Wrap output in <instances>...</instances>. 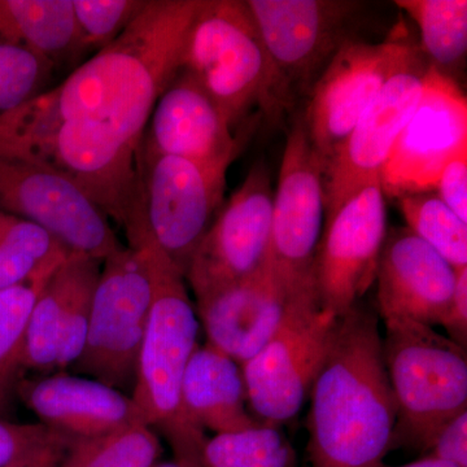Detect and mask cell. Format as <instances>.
<instances>
[{
  "label": "cell",
  "mask_w": 467,
  "mask_h": 467,
  "mask_svg": "<svg viewBox=\"0 0 467 467\" xmlns=\"http://www.w3.org/2000/svg\"><path fill=\"white\" fill-rule=\"evenodd\" d=\"M202 0H147L109 47L61 84L0 115V153L63 122L109 129L138 149L161 92L181 67L187 32Z\"/></svg>",
  "instance_id": "obj_1"
},
{
  "label": "cell",
  "mask_w": 467,
  "mask_h": 467,
  "mask_svg": "<svg viewBox=\"0 0 467 467\" xmlns=\"http://www.w3.org/2000/svg\"><path fill=\"white\" fill-rule=\"evenodd\" d=\"M309 399L310 466H386L398 405L376 313L358 303L340 317Z\"/></svg>",
  "instance_id": "obj_2"
},
{
  "label": "cell",
  "mask_w": 467,
  "mask_h": 467,
  "mask_svg": "<svg viewBox=\"0 0 467 467\" xmlns=\"http://www.w3.org/2000/svg\"><path fill=\"white\" fill-rule=\"evenodd\" d=\"M142 251L152 285V306L131 399L144 423L161 435L181 467H202L208 438L187 417L182 401L184 371L198 344L201 324L186 279L159 250L146 230L129 239Z\"/></svg>",
  "instance_id": "obj_3"
},
{
  "label": "cell",
  "mask_w": 467,
  "mask_h": 467,
  "mask_svg": "<svg viewBox=\"0 0 467 467\" xmlns=\"http://www.w3.org/2000/svg\"><path fill=\"white\" fill-rule=\"evenodd\" d=\"M180 69L198 81L232 129L256 107L273 121L281 117L275 69L245 0H202Z\"/></svg>",
  "instance_id": "obj_4"
},
{
  "label": "cell",
  "mask_w": 467,
  "mask_h": 467,
  "mask_svg": "<svg viewBox=\"0 0 467 467\" xmlns=\"http://www.w3.org/2000/svg\"><path fill=\"white\" fill-rule=\"evenodd\" d=\"M383 321L384 365L398 405L392 450L430 451L441 427L467 410L466 349L432 326Z\"/></svg>",
  "instance_id": "obj_5"
},
{
  "label": "cell",
  "mask_w": 467,
  "mask_h": 467,
  "mask_svg": "<svg viewBox=\"0 0 467 467\" xmlns=\"http://www.w3.org/2000/svg\"><path fill=\"white\" fill-rule=\"evenodd\" d=\"M325 218L324 168L299 116L285 140L270 232L269 265L285 306H319L315 267Z\"/></svg>",
  "instance_id": "obj_6"
},
{
  "label": "cell",
  "mask_w": 467,
  "mask_h": 467,
  "mask_svg": "<svg viewBox=\"0 0 467 467\" xmlns=\"http://www.w3.org/2000/svg\"><path fill=\"white\" fill-rule=\"evenodd\" d=\"M150 306L146 259L142 251L124 245L103 261L84 349L70 370L119 391L133 392Z\"/></svg>",
  "instance_id": "obj_7"
},
{
  "label": "cell",
  "mask_w": 467,
  "mask_h": 467,
  "mask_svg": "<svg viewBox=\"0 0 467 467\" xmlns=\"http://www.w3.org/2000/svg\"><path fill=\"white\" fill-rule=\"evenodd\" d=\"M420 51L402 21L383 42L350 39L337 51L300 116L324 171L387 82Z\"/></svg>",
  "instance_id": "obj_8"
},
{
  "label": "cell",
  "mask_w": 467,
  "mask_h": 467,
  "mask_svg": "<svg viewBox=\"0 0 467 467\" xmlns=\"http://www.w3.org/2000/svg\"><path fill=\"white\" fill-rule=\"evenodd\" d=\"M275 69L281 116L308 97L337 51L353 39L355 0H245Z\"/></svg>",
  "instance_id": "obj_9"
},
{
  "label": "cell",
  "mask_w": 467,
  "mask_h": 467,
  "mask_svg": "<svg viewBox=\"0 0 467 467\" xmlns=\"http://www.w3.org/2000/svg\"><path fill=\"white\" fill-rule=\"evenodd\" d=\"M227 169L156 155L138 146L144 230L183 276L225 202Z\"/></svg>",
  "instance_id": "obj_10"
},
{
  "label": "cell",
  "mask_w": 467,
  "mask_h": 467,
  "mask_svg": "<svg viewBox=\"0 0 467 467\" xmlns=\"http://www.w3.org/2000/svg\"><path fill=\"white\" fill-rule=\"evenodd\" d=\"M340 317L321 306H285L272 339L242 367L248 405L259 422L281 426L308 400Z\"/></svg>",
  "instance_id": "obj_11"
},
{
  "label": "cell",
  "mask_w": 467,
  "mask_h": 467,
  "mask_svg": "<svg viewBox=\"0 0 467 467\" xmlns=\"http://www.w3.org/2000/svg\"><path fill=\"white\" fill-rule=\"evenodd\" d=\"M0 211L41 226L70 254L99 263L124 247L104 212L70 178L41 162L0 158Z\"/></svg>",
  "instance_id": "obj_12"
},
{
  "label": "cell",
  "mask_w": 467,
  "mask_h": 467,
  "mask_svg": "<svg viewBox=\"0 0 467 467\" xmlns=\"http://www.w3.org/2000/svg\"><path fill=\"white\" fill-rule=\"evenodd\" d=\"M273 198L272 174L257 161L218 212L190 263L184 279L196 300L265 269Z\"/></svg>",
  "instance_id": "obj_13"
},
{
  "label": "cell",
  "mask_w": 467,
  "mask_h": 467,
  "mask_svg": "<svg viewBox=\"0 0 467 467\" xmlns=\"http://www.w3.org/2000/svg\"><path fill=\"white\" fill-rule=\"evenodd\" d=\"M386 195L374 182L350 196L330 217L316 259V292L319 306L343 317L376 282L386 239Z\"/></svg>",
  "instance_id": "obj_14"
},
{
  "label": "cell",
  "mask_w": 467,
  "mask_h": 467,
  "mask_svg": "<svg viewBox=\"0 0 467 467\" xmlns=\"http://www.w3.org/2000/svg\"><path fill=\"white\" fill-rule=\"evenodd\" d=\"M467 152V100L459 84L429 67L422 95L380 175L384 195L434 192L445 165Z\"/></svg>",
  "instance_id": "obj_15"
},
{
  "label": "cell",
  "mask_w": 467,
  "mask_h": 467,
  "mask_svg": "<svg viewBox=\"0 0 467 467\" xmlns=\"http://www.w3.org/2000/svg\"><path fill=\"white\" fill-rule=\"evenodd\" d=\"M430 64L422 52L387 82L324 171L326 218L380 175L422 95ZM325 218V220H326Z\"/></svg>",
  "instance_id": "obj_16"
},
{
  "label": "cell",
  "mask_w": 467,
  "mask_h": 467,
  "mask_svg": "<svg viewBox=\"0 0 467 467\" xmlns=\"http://www.w3.org/2000/svg\"><path fill=\"white\" fill-rule=\"evenodd\" d=\"M100 264L70 254L48 279L27 324L23 370L63 371L81 356Z\"/></svg>",
  "instance_id": "obj_17"
},
{
  "label": "cell",
  "mask_w": 467,
  "mask_h": 467,
  "mask_svg": "<svg viewBox=\"0 0 467 467\" xmlns=\"http://www.w3.org/2000/svg\"><path fill=\"white\" fill-rule=\"evenodd\" d=\"M247 140L233 134L225 116L190 73L178 70L160 95L140 144L156 155L204 167H230Z\"/></svg>",
  "instance_id": "obj_18"
},
{
  "label": "cell",
  "mask_w": 467,
  "mask_h": 467,
  "mask_svg": "<svg viewBox=\"0 0 467 467\" xmlns=\"http://www.w3.org/2000/svg\"><path fill=\"white\" fill-rule=\"evenodd\" d=\"M376 282L382 319L441 325L456 287V269L408 227H393L384 239Z\"/></svg>",
  "instance_id": "obj_19"
},
{
  "label": "cell",
  "mask_w": 467,
  "mask_h": 467,
  "mask_svg": "<svg viewBox=\"0 0 467 467\" xmlns=\"http://www.w3.org/2000/svg\"><path fill=\"white\" fill-rule=\"evenodd\" d=\"M16 392L41 425L67 438H99L146 425L131 396L91 378L57 371L20 380Z\"/></svg>",
  "instance_id": "obj_20"
},
{
  "label": "cell",
  "mask_w": 467,
  "mask_h": 467,
  "mask_svg": "<svg viewBox=\"0 0 467 467\" xmlns=\"http://www.w3.org/2000/svg\"><path fill=\"white\" fill-rule=\"evenodd\" d=\"M285 303L269 264L265 269L196 300L207 343L243 365L272 339Z\"/></svg>",
  "instance_id": "obj_21"
},
{
  "label": "cell",
  "mask_w": 467,
  "mask_h": 467,
  "mask_svg": "<svg viewBox=\"0 0 467 467\" xmlns=\"http://www.w3.org/2000/svg\"><path fill=\"white\" fill-rule=\"evenodd\" d=\"M182 401L193 425L216 435L261 425L247 410L241 365L211 344L193 350L182 383Z\"/></svg>",
  "instance_id": "obj_22"
},
{
  "label": "cell",
  "mask_w": 467,
  "mask_h": 467,
  "mask_svg": "<svg viewBox=\"0 0 467 467\" xmlns=\"http://www.w3.org/2000/svg\"><path fill=\"white\" fill-rule=\"evenodd\" d=\"M0 46L30 52L55 67L81 57L72 0H0Z\"/></svg>",
  "instance_id": "obj_23"
},
{
  "label": "cell",
  "mask_w": 467,
  "mask_h": 467,
  "mask_svg": "<svg viewBox=\"0 0 467 467\" xmlns=\"http://www.w3.org/2000/svg\"><path fill=\"white\" fill-rule=\"evenodd\" d=\"M70 254L41 226L0 211V290L47 284Z\"/></svg>",
  "instance_id": "obj_24"
},
{
  "label": "cell",
  "mask_w": 467,
  "mask_h": 467,
  "mask_svg": "<svg viewBox=\"0 0 467 467\" xmlns=\"http://www.w3.org/2000/svg\"><path fill=\"white\" fill-rule=\"evenodd\" d=\"M420 30V50L430 67L453 79L467 52L466 0H398Z\"/></svg>",
  "instance_id": "obj_25"
},
{
  "label": "cell",
  "mask_w": 467,
  "mask_h": 467,
  "mask_svg": "<svg viewBox=\"0 0 467 467\" xmlns=\"http://www.w3.org/2000/svg\"><path fill=\"white\" fill-rule=\"evenodd\" d=\"M202 467H299V463L281 427L261 423L208 439Z\"/></svg>",
  "instance_id": "obj_26"
},
{
  "label": "cell",
  "mask_w": 467,
  "mask_h": 467,
  "mask_svg": "<svg viewBox=\"0 0 467 467\" xmlns=\"http://www.w3.org/2000/svg\"><path fill=\"white\" fill-rule=\"evenodd\" d=\"M161 453L159 435L147 425L67 442L60 467H152Z\"/></svg>",
  "instance_id": "obj_27"
},
{
  "label": "cell",
  "mask_w": 467,
  "mask_h": 467,
  "mask_svg": "<svg viewBox=\"0 0 467 467\" xmlns=\"http://www.w3.org/2000/svg\"><path fill=\"white\" fill-rule=\"evenodd\" d=\"M398 199L409 230L454 269L467 266V223L435 192L407 193Z\"/></svg>",
  "instance_id": "obj_28"
},
{
  "label": "cell",
  "mask_w": 467,
  "mask_h": 467,
  "mask_svg": "<svg viewBox=\"0 0 467 467\" xmlns=\"http://www.w3.org/2000/svg\"><path fill=\"white\" fill-rule=\"evenodd\" d=\"M146 5L147 0H72L79 57L109 47Z\"/></svg>",
  "instance_id": "obj_29"
},
{
  "label": "cell",
  "mask_w": 467,
  "mask_h": 467,
  "mask_svg": "<svg viewBox=\"0 0 467 467\" xmlns=\"http://www.w3.org/2000/svg\"><path fill=\"white\" fill-rule=\"evenodd\" d=\"M55 69L36 55L0 46V115L48 90Z\"/></svg>",
  "instance_id": "obj_30"
},
{
  "label": "cell",
  "mask_w": 467,
  "mask_h": 467,
  "mask_svg": "<svg viewBox=\"0 0 467 467\" xmlns=\"http://www.w3.org/2000/svg\"><path fill=\"white\" fill-rule=\"evenodd\" d=\"M43 287L26 285L0 290V376L17 379L23 370L27 324Z\"/></svg>",
  "instance_id": "obj_31"
},
{
  "label": "cell",
  "mask_w": 467,
  "mask_h": 467,
  "mask_svg": "<svg viewBox=\"0 0 467 467\" xmlns=\"http://www.w3.org/2000/svg\"><path fill=\"white\" fill-rule=\"evenodd\" d=\"M54 431L41 423H14L0 418V467L47 441Z\"/></svg>",
  "instance_id": "obj_32"
},
{
  "label": "cell",
  "mask_w": 467,
  "mask_h": 467,
  "mask_svg": "<svg viewBox=\"0 0 467 467\" xmlns=\"http://www.w3.org/2000/svg\"><path fill=\"white\" fill-rule=\"evenodd\" d=\"M436 195L467 223V152L460 153L442 169Z\"/></svg>",
  "instance_id": "obj_33"
},
{
  "label": "cell",
  "mask_w": 467,
  "mask_h": 467,
  "mask_svg": "<svg viewBox=\"0 0 467 467\" xmlns=\"http://www.w3.org/2000/svg\"><path fill=\"white\" fill-rule=\"evenodd\" d=\"M430 451L435 459L457 467H467V410L441 427Z\"/></svg>",
  "instance_id": "obj_34"
},
{
  "label": "cell",
  "mask_w": 467,
  "mask_h": 467,
  "mask_svg": "<svg viewBox=\"0 0 467 467\" xmlns=\"http://www.w3.org/2000/svg\"><path fill=\"white\" fill-rule=\"evenodd\" d=\"M450 339L466 349L467 344V266L456 269V287L447 316L441 324Z\"/></svg>",
  "instance_id": "obj_35"
},
{
  "label": "cell",
  "mask_w": 467,
  "mask_h": 467,
  "mask_svg": "<svg viewBox=\"0 0 467 467\" xmlns=\"http://www.w3.org/2000/svg\"><path fill=\"white\" fill-rule=\"evenodd\" d=\"M69 441L67 436L54 432L47 441L27 451L5 467H60Z\"/></svg>",
  "instance_id": "obj_36"
},
{
  "label": "cell",
  "mask_w": 467,
  "mask_h": 467,
  "mask_svg": "<svg viewBox=\"0 0 467 467\" xmlns=\"http://www.w3.org/2000/svg\"><path fill=\"white\" fill-rule=\"evenodd\" d=\"M16 378L0 376V416L7 410L12 392L16 391Z\"/></svg>",
  "instance_id": "obj_37"
},
{
  "label": "cell",
  "mask_w": 467,
  "mask_h": 467,
  "mask_svg": "<svg viewBox=\"0 0 467 467\" xmlns=\"http://www.w3.org/2000/svg\"><path fill=\"white\" fill-rule=\"evenodd\" d=\"M387 467V466H384ZM400 467H457L451 465L450 462H445V461L435 459V457H425V459L418 460L416 462L408 463V465L400 466Z\"/></svg>",
  "instance_id": "obj_38"
},
{
  "label": "cell",
  "mask_w": 467,
  "mask_h": 467,
  "mask_svg": "<svg viewBox=\"0 0 467 467\" xmlns=\"http://www.w3.org/2000/svg\"><path fill=\"white\" fill-rule=\"evenodd\" d=\"M152 467H181L175 461H167V462H156Z\"/></svg>",
  "instance_id": "obj_39"
}]
</instances>
